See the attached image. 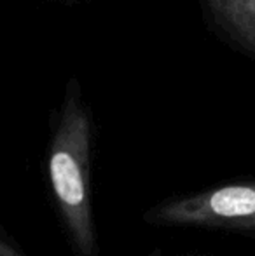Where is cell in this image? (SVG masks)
Wrapping results in <instances>:
<instances>
[{
	"instance_id": "6da1fadb",
	"label": "cell",
	"mask_w": 255,
	"mask_h": 256,
	"mask_svg": "<svg viewBox=\"0 0 255 256\" xmlns=\"http://www.w3.org/2000/svg\"><path fill=\"white\" fill-rule=\"evenodd\" d=\"M93 115L77 77L65 84L48 150V174L60 216L79 256H100L89 188Z\"/></svg>"
},
{
	"instance_id": "7a4b0ae2",
	"label": "cell",
	"mask_w": 255,
	"mask_h": 256,
	"mask_svg": "<svg viewBox=\"0 0 255 256\" xmlns=\"http://www.w3.org/2000/svg\"><path fill=\"white\" fill-rule=\"evenodd\" d=\"M147 222L199 228L255 230V183H232L150 209Z\"/></svg>"
},
{
	"instance_id": "3957f363",
	"label": "cell",
	"mask_w": 255,
	"mask_h": 256,
	"mask_svg": "<svg viewBox=\"0 0 255 256\" xmlns=\"http://www.w3.org/2000/svg\"><path fill=\"white\" fill-rule=\"evenodd\" d=\"M208 28L255 61V0H199Z\"/></svg>"
},
{
	"instance_id": "277c9868",
	"label": "cell",
	"mask_w": 255,
	"mask_h": 256,
	"mask_svg": "<svg viewBox=\"0 0 255 256\" xmlns=\"http://www.w3.org/2000/svg\"><path fill=\"white\" fill-rule=\"evenodd\" d=\"M0 256H25V253L18 246H14L11 239H6L4 234L0 232Z\"/></svg>"
},
{
	"instance_id": "5b68a950",
	"label": "cell",
	"mask_w": 255,
	"mask_h": 256,
	"mask_svg": "<svg viewBox=\"0 0 255 256\" xmlns=\"http://www.w3.org/2000/svg\"><path fill=\"white\" fill-rule=\"evenodd\" d=\"M44 2H56V4H75L81 0H44Z\"/></svg>"
}]
</instances>
